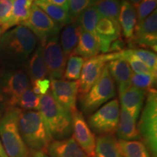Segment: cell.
I'll use <instances>...</instances> for the list:
<instances>
[{
  "mask_svg": "<svg viewBox=\"0 0 157 157\" xmlns=\"http://www.w3.org/2000/svg\"><path fill=\"white\" fill-rule=\"evenodd\" d=\"M39 112L52 140L66 139L72 133V116L57 102L51 92L41 96Z\"/></svg>",
  "mask_w": 157,
  "mask_h": 157,
  "instance_id": "cell-2",
  "label": "cell"
},
{
  "mask_svg": "<svg viewBox=\"0 0 157 157\" xmlns=\"http://www.w3.org/2000/svg\"><path fill=\"white\" fill-rule=\"evenodd\" d=\"M31 157H49L48 154L42 151H30Z\"/></svg>",
  "mask_w": 157,
  "mask_h": 157,
  "instance_id": "cell-41",
  "label": "cell"
},
{
  "mask_svg": "<svg viewBox=\"0 0 157 157\" xmlns=\"http://www.w3.org/2000/svg\"><path fill=\"white\" fill-rule=\"evenodd\" d=\"M81 27L76 21L65 25L60 37V44L65 56L68 58L72 56L79 39Z\"/></svg>",
  "mask_w": 157,
  "mask_h": 157,
  "instance_id": "cell-24",
  "label": "cell"
},
{
  "mask_svg": "<svg viewBox=\"0 0 157 157\" xmlns=\"http://www.w3.org/2000/svg\"><path fill=\"white\" fill-rule=\"evenodd\" d=\"M0 157H8L6 154L5 149L3 148L1 140H0Z\"/></svg>",
  "mask_w": 157,
  "mask_h": 157,
  "instance_id": "cell-42",
  "label": "cell"
},
{
  "mask_svg": "<svg viewBox=\"0 0 157 157\" xmlns=\"http://www.w3.org/2000/svg\"><path fill=\"white\" fill-rule=\"evenodd\" d=\"M156 76L152 74H135L131 78V84L135 87L144 90L147 93L151 90H156Z\"/></svg>",
  "mask_w": 157,
  "mask_h": 157,
  "instance_id": "cell-33",
  "label": "cell"
},
{
  "mask_svg": "<svg viewBox=\"0 0 157 157\" xmlns=\"http://www.w3.org/2000/svg\"><path fill=\"white\" fill-rule=\"evenodd\" d=\"M115 96V83L106 64L97 82L85 95L80 98L82 111L87 115L90 114Z\"/></svg>",
  "mask_w": 157,
  "mask_h": 157,
  "instance_id": "cell-5",
  "label": "cell"
},
{
  "mask_svg": "<svg viewBox=\"0 0 157 157\" xmlns=\"http://www.w3.org/2000/svg\"><path fill=\"white\" fill-rule=\"evenodd\" d=\"M146 105L139 121V132L143 143L152 157H157V93L156 90L148 92Z\"/></svg>",
  "mask_w": 157,
  "mask_h": 157,
  "instance_id": "cell-6",
  "label": "cell"
},
{
  "mask_svg": "<svg viewBox=\"0 0 157 157\" xmlns=\"http://www.w3.org/2000/svg\"><path fill=\"white\" fill-rule=\"evenodd\" d=\"M18 127L20 134L30 151L47 154L49 144L52 140L39 111L21 110Z\"/></svg>",
  "mask_w": 157,
  "mask_h": 157,
  "instance_id": "cell-3",
  "label": "cell"
},
{
  "mask_svg": "<svg viewBox=\"0 0 157 157\" xmlns=\"http://www.w3.org/2000/svg\"><path fill=\"white\" fill-rule=\"evenodd\" d=\"M119 114V101L113 99L90 116L87 124L90 128L99 135H113L117 132Z\"/></svg>",
  "mask_w": 157,
  "mask_h": 157,
  "instance_id": "cell-7",
  "label": "cell"
},
{
  "mask_svg": "<svg viewBox=\"0 0 157 157\" xmlns=\"http://www.w3.org/2000/svg\"><path fill=\"white\" fill-rule=\"evenodd\" d=\"M36 45V37L30 29L23 25H16L2 34L0 61L10 70L19 69L27 62Z\"/></svg>",
  "mask_w": 157,
  "mask_h": 157,
  "instance_id": "cell-1",
  "label": "cell"
},
{
  "mask_svg": "<svg viewBox=\"0 0 157 157\" xmlns=\"http://www.w3.org/2000/svg\"><path fill=\"white\" fill-rule=\"evenodd\" d=\"M13 0H0V27L5 25L11 15Z\"/></svg>",
  "mask_w": 157,
  "mask_h": 157,
  "instance_id": "cell-38",
  "label": "cell"
},
{
  "mask_svg": "<svg viewBox=\"0 0 157 157\" xmlns=\"http://www.w3.org/2000/svg\"><path fill=\"white\" fill-rule=\"evenodd\" d=\"M47 154L50 157H88L73 137L52 140L48 146Z\"/></svg>",
  "mask_w": 157,
  "mask_h": 157,
  "instance_id": "cell-18",
  "label": "cell"
},
{
  "mask_svg": "<svg viewBox=\"0 0 157 157\" xmlns=\"http://www.w3.org/2000/svg\"><path fill=\"white\" fill-rule=\"evenodd\" d=\"M95 157H123L117 140L112 135H99L95 138Z\"/></svg>",
  "mask_w": 157,
  "mask_h": 157,
  "instance_id": "cell-25",
  "label": "cell"
},
{
  "mask_svg": "<svg viewBox=\"0 0 157 157\" xmlns=\"http://www.w3.org/2000/svg\"><path fill=\"white\" fill-rule=\"evenodd\" d=\"M113 60V52L97 56L85 60L82 66L78 84V95H85L101 76L108 62Z\"/></svg>",
  "mask_w": 157,
  "mask_h": 157,
  "instance_id": "cell-11",
  "label": "cell"
},
{
  "mask_svg": "<svg viewBox=\"0 0 157 157\" xmlns=\"http://www.w3.org/2000/svg\"><path fill=\"white\" fill-rule=\"evenodd\" d=\"M135 56L142 60L154 73L157 72V57L156 52L143 48L130 49Z\"/></svg>",
  "mask_w": 157,
  "mask_h": 157,
  "instance_id": "cell-34",
  "label": "cell"
},
{
  "mask_svg": "<svg viewBox=\"0 0 157 157\" xmlns=\"http://www.w3.org/2000/svg\"><path fill=\"white\" fill-rule=\"evenodd\" d=\"M7 109V100L4 93L2 91L1 88H0V119L4 115V113Z\"/></svg>",
  "mask_w": 157,
  "mask_h": 157,
  "instance_id": "cell-40",
  "label": "cell"
},
{
  "mask_svg": "<svg viewBox=\"0 0 157 157\" xmlns=\"http://www.w3.org/2000/svg\"><path fill=\"white\" fill-rule=\"evenodd\" d=\"M95 31L100 52L103 53L109 52L111 44L120 39L121 27L119 23L108 17H101L100 18L96 25Z\"/></svg>",
  "mask_w": 157,
  "mask_h": 157,
  "instance_id": "cell-15",
  "label": "cell"
},
{
  "mask_svg": "<svg viewBox=\"0 0 157 157\" xmlns=\"http://www.w3.org/2000/svg\"><path fill=\"white\" fill-rule=\"evenodd\" d=\"M73 138L88 157H95V136L81 111L71 113Z\"/></svg>",
  "mask_w": 157,
  "mask_h": 157,
  "instance_id": "cell-13",
  "label": "cell"
},
{
  "mask_svg": "<svg viewBox=\"0 0 157 157\" xmlns=\"http://www.w3.org/2000/svg\"><path fill=\"white\" fill-rule=\"evenodd\" d=\"M40 98V96L37 95L34 93L30 86L20 98L17 105H18L21 109L24 111H39Z\"/></svg>",
  "mask_w": 157,
  "mask_h": 157,
  "instance_id": "cell-32",
  "label": "cell"
},
{
  "mask_svg": "<svg viewBox=\"0 0 157 157\" xmlns=\"http://www.w3.org/2000/svg\"><path fill=\"white\" fill-rule=\"evenodd\" d=\"M21 25L30 29L39 39L40 44L52 37L58 36L63 26L51 19L34 3L31 6L29 18Z\"/></svg>",
  "mask_w": 157,
  "mask_h": 157,
  "instance_id": "cell-8",
  "label": "cell"
},
{
  "mask_svg": "<svg viewBox=\"0 0 157 157\" xmlns=\"http://www.w3.org/2000/svg\"><path fill=\"white\" fill-rule=\"evenodd\" d=\"M50 79H63L67 58L60 47L58 36L52 37L40 44Z\"/></svg>",
  "mask_w": 157,
  "mask_h": 157,
  "instance_id": "cell-9",
  "label": "cell"
},
{
  "mask_svg": "<svg viewBox=\"0 0 157 157\" xmlns=\"http://www.w3.org/2000/svg\"><path fill=\"white\" fill-rule=\"evenodd\" d=\"M120 59L125 60L129 65L131 69L135 74H152L157 76L156 73L153 72L138 57L135 56L130 49L127 50H122L119 52H113V60Z\"/></svg>",
  "mask_w": 157,
  "mask_h": 157,
  "instance_id": "cell-29",
  "label": "cell"
},
{
  "mask_svg": "<svg viewBox=\"0 0 157 157\" xmlns=\"http://www.w3.org/2000/svg\"><path fill=\"white\" fill-rule=\"evenodd\" d=\"M34 3L42 10L44 11L51 19H52L60 25H66L74 21L68 11L62 7L50 3L44 2L40 0H35Z\"/></svg>",
  "mask_w": 157,
  "mask_h": 157,
  "instance_id": "cell-26",
  "label": "cell"
},
{
  "mask_svg": "<svg viewBox=\"0 0 157 157\" xmlns=\"http://www.w3.org/2000/svg\"><path fill=\"white\" fill-rule=\"evenodd\" d=\"M26 72L30 82L48 78V70L43 56L42 48L39 44L26 62Z\"/></svg>",
  "mask_w": 157,
  "mask_h": 157,
  "instance_id": "cell-22",
  "label": "cell"
},
{
  "mask_svg": "<svg viewBox=\"0 0 157 157\" xmlns=\"http://www.w3.org/2000/svg\"><path fill=\"white\" fill-rule=\"evenodd\" d=\"M119 23L124 36L129 41L134 34L137 23V16L135 6L127 0H122L121 2Z\"/></svg>",
  "mask_w": 157,
  "mask_h": 157,
  "instance_id": "cell-19",
  "label": "cell"
},
{
  "mask_svg": "<svg viewBox=\"0 0 157 157\" xmlns=\"http://www.w3.org/2000/svg\"><path fill=\"white\" fill-rule=\"evenodd\" d=\"M50 88L52 97L62 107L69 111L71 113L77 110V81L50 79Z\"/></svg>",
  "mask_w": 157,
  "mask_h": 157,
  "instance_id": "cell-14",
  "label": "cell"
},
{
  "mask_svg": "<svg viewBox=\"0 0 157 157\" xmlns=\"http://www.w3.org/2000/svg\"><path fill=\"white\" fill-rule=\"evenodd\" d=\"M93 5L96 7L101 17H108L119 22L120 0H97Z\"/></svg>",
  "mask_w": 157,
  "mask_h": 157,
  "instance_id": "cell-30",
  "label": "cell"
},
{
  "mask_svg": "<svg viewBox=\"0 0 157 157\" xmlns=\"http://www.w3.org/2000/svg\"><path fill=\"white\" fill-rule=\"evenodd\" d=\"M146 95L144 90L133 86L119 95L121 106L126 109L135 121L142 111Z\"/></svg>",
  "mask_w": 157,
  "mask_h": 157,
  "instance_id": "cell-17",
  "label": "cell"
},
{
  "mask_svg": "<svg viewBox=\"0 0 157 157\" xmlns=\"http://www.w3.org/2000/svg\"><path fill=\"white\" fill-rule=\"evenodd\" d=\"M35 0H13L10 17L7 23L2 26V34L13 26L21 25L29 18L31 6Z\"/></svg>",
  "mask_w": 157,
  "mask_h": 157,
  "instance_id": "cell-21",
  "label": "cell"
},
{
  "mask_svg": "<svg viewBox=\"0 0 157 157\" xmlns=\"http://www.w3.org/2000/svg\"><path fill=\"white\" fill-rule=\"evenodd\" d=\"M40 1L52 4V5H57L58 7H60L66 10H68V0H40Z\"/></svg>",
  "mask_w": 157,
  "mask_h": 157,
  "instance_id": "cell-39",
  "label": "cell"
},
{
  "mask_svg": "<svg viewBox=\"0 0 157 157\" xmlns=\"http://www.w3.org/2000/svg\"><path fill=\"white\" fill-rule=\"evenodd\" d=\"M31 87L35 94L41 97L50 91V79L49 78H45L34 80L31 82Z\"/></svg>",
  "mask_w": 157,
  "mask_h": 157,
  "instance_id": "cell-37",
  "label": "cell"
},
{
  "mask_svg": "<svg viewBox=\"0 0 157 157\" xmlns=\"http://www.w3.org/2000/svg\"><path fill=\"white\" fill-rule=\"evenodd\" d=\"M109 73L117 84L119 94L121 95L132 86L131 78L133 74L129 65L125 60L117 59L107 63Z\"/></svg>",
  "mask_w": 157,
  "mask_h": 157,
  "instance_id": "cell-16",
  "label": "cell"
},
{
  "mask_svg": "<svg viewBox=\"0 0 157 157\" xmlns=\"http://www.w3.org/2000/svg\"><path fill=\"white\" fill-rule=\"evenodd\" d=\"M2 34V27H0V39H1Z\"/></svg>",
  "mask_w": 157,
  "mask_h": 157,
  "instance_id": "cell-44",
  "label": "cell"
},
{
  "mask_svg": "<svg viewBox=\"0 0 157 157\" xmlns=\"http://www.w3.org/2000/svg\"><path fill=\"white\" fill-rule=\"evenodd\" d=\"M21 109L7 108L0 119V140L8 157H29L30 151L20 134L18 120Z\"/></svg>",
  "mask_w": 157,
  "mask_h": 157,
  "instance_id": "cell-4",
  "label": "cell"
},
{
  "mask_svg": "<svg viewBox=\"0 0 157 157\" xmlns=\"http://www.w3.org/2000/svg\"><path fill=\"white\" fill-rule=\"evenodd\" d=\"M132 46L143 49L157 50V11L155 10L143 21L137 23L132 39L129 41Z\"/></svg>",
  "mask_w": 157,
  "mask_h": 157,
  "instance_id": "cell-12",
  "label": "cell"
},
{
  "mask_svg": "<svg viewBox=\"0 0 157 157\" xmlns=\"http://www.w3.org/2000/svg\"><path fill=\"white\" fill-rule=\"evenodd\" d=\"M95 0H68V13L75 21L82 12L93 5Z\"/></svg>",
  "mask_w": 157,
  "mask_h": 157,
  "instance_id": "cell-35",
  "label": "cell"
},
{
  "mask_svg": "<svg viewBox=\"0 0 157 157\" xmlns=\"http://www.w3.org/2000/svg\"><path fill=\"white\" fill-rule=\"evenodd\" d=\"M117 134L119 140H139L141 136L137 129L136 121L127 111L121 106L119 123L117 129Z\"/></svg>",
  "mask_w": 157,
  "mask_h": 157,
  "instance_id": "cell-20",
  "label": "cell"
},
{
  "mask_svg": "<svg viewBox=\"0 0 157 157\" xmlns=\"http://www.w3.org/2000/svg\"><path fill=\"white\" fill-rule=\"evenodd\" d=\"M30 85L26 72L21 68L10 70L5 74L0 88L7 100V108L16 107L20 98Z\"/></svg>",
  "mask_w": 157,
  "mask_h": 157,
  "instance_id": "cell-10",
  "label": "cell"
},
{
  "mask_svg": "<svg viewBox=\"0 0 157 157\" xmlns=\"http://www.w3.org/2000/svg\"><path fill=\"white\" fill-rule=\"evenodd\" d=\"M117 142L123 157H152L148 148L141 141L118 140Z\"/></svg>",
  "mask_w": 157,
  "mask_h": 157,
  "instance_id": "cell-27",
  "label": "cell"
},
{
  "mask_svg": "<svg viewBox=\"0 0 157 157\" xmlns=\"http://www.w3.org/2000/svg\"><path fill=\"white\" fill-rule=\"evenodd\" d=\"M127 1L129 2L131 4H132V5L135 6V7H136V6L138 5L139 2H140L141 0H127Z\"/></svg>",
  "mask_w": 157,
  "mask_h": 157,
  "instance_id": "cell-43",
  "label": "cell"
},
{
  "mask_svg": "<svg viewBox=\"0 0 157 157\" xmlns=\"http://www.w3.org/2000/svg\"><path fill=\"white\" fill-rule=\"evenodd\" d=\"M101 17V15L98 13L96 7L94 5H91L82 12L75 21L78 23L82 29L93 35L97 40L95 28Z\"/></svg>",
  "mask_w": 157,
  "mask_h": 157,
  "instance_id": "cell-28",
  "label": "cell"
},
{
  "mask_svg": "<svg viewBox=\"0 0 157 157\" xmlns=\"http://www.w3.org/2000/svg\"><path fill=\"white\" fill-rule=\"evenodd\" d=\"M99 44L93 35L81 28L79 39L72 56L82 57L85 60L98 56L100 53Z\"/></svg>",
  "mask_w": 157,
  "mask_h": 157,
  "instance_id": "cell-23",
  "label": "cell"
},
{
  "mask_svg": "<svg viewBox=\"0 0 157 157\" xmlns=\"http://www.w3.org/2000/svg\"><path fill=\"white\" fill-rule=\"evenodd\" d=\"M68 59L63 79L67 81H76L79 78L85 59L77 56H71Z\"/></svg>",
  "mask_w": 157,
  "mask_h": 157,
  "instance_id": "cell-31",
  "label": "cell"
},
{
  "mask_svg": "<svg viewBox=\"0 0 157 157\" xmlns=\"http://www.w3.org/2000/svg\"><path fill=\"white\" fill-rule=\"evenodd\" d=\"M157 5V0H141L136 6L137 23L140 22L148 16Z\"/></svg>",
  "mask_w": 157,
  "mask_h": 157,
  "instance_id": "cell-36",
  "label": "cell"
}]
</instances>
